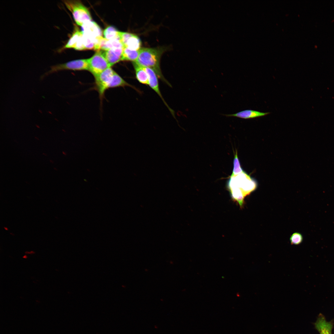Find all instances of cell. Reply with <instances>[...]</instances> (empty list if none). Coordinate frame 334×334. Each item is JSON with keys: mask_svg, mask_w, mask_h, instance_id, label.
<instances>
[{"mask_svg": "<svg viewBox=\"0 0 334 334\" xmlns=\"http://www.w3.org/2000/svg\"><path fill=\"white\" fill-rule=\"evenodd\" d=\"M164 49L161 48H143L139 50L138 58L135 62L144 67H148L155 72L158 77L169 86L170 84L163 76L160 66V60Z\"/></svg>", "mask_w": 334, "mask_h": 334, "instance_id": "cell-2", "label": "cell"}, {"mask_svg": "<svg viewBox=\"0 0 334 334\" xmlns=\"http://www.w3.org/2000/svg\"><path fill=\"white\" fill-rule=\"evenodd\" d=\"M269 112H262L252 110H245L233 114H225L228 117H234L244 119H248L261 117L269 114Z\"/></svg>", "mask_w": 334, "mask_h": 334, "instance_id": "cell-12", "label": "cell"}, {"mask_svg": "<svg viewBox=\"0 0 334 334\" xmlns=\"http://www.w3.org/2000/svg\"><path fill=\"white\" fill-rule=\"evenodd\" d=\"M115 71L109 67L95 78V88L99 95L100 100L102 101L106 91L108 87L112 77Z\"/></svg>", "mask_w": 334, "mask_h": 334, "instance_id": "cell-6", "label": "cell"}, {"mask_svg": "<svg viewBox=\"0 0 334 334\" xmlns=\"http://www.w3.org/2000/svg\"><path fill=\"white\" fill-rule=\"evenodd\" d=\"M303 240L302 235L298 232L293 233L290 238V243L292 245H298L302 242Z\"/></svg>", "mask_w": 334, "mask_h": 334, "instance_id": "cell-20", "label": "cell"}, {"mask_svg": "<svg viewBox=\"0 0 334 334\" xmlns=\"http://www.w3.org/2000/svg\"><path fill=\"white\" fill-rule=\"evenodd\" d=\"M126 86L131 87L138 92H139L136 88L127 83L115 72L111 79L109 85V88Z\"/></svg>", "mask_w": 334, "mask_h": 334, "instance_id": "cell-13", "label": "cell"}, {"mask_svg": "<svg viewBox=\"0 0 334 334\" xmlns=\"http://www.w3.org/2000/svg\"><path fill=\"white\" fill-rule=\"evenodd\" d=\"M83 32L79 30H76L72 34L66 44L62 48L58 50L60 52L65 49L74 48L78 40L83 35Z\"/></svg>", "mask_w": 334, "mask_h": 334, "instance_id": "cell-15", "label": "cell"}, {"mask_svg": "<svg viewBox=\"0 0 334 334\" xmlns=\"http://www.w3.org/2000/svg\"><path fill=\"white\" fill-rule=\"evenodd\" d=\"M145 71L148 73L149 76V86L161 98L162 101L165 105L172 114L175 118L174 111L168 106L166 101L164 99L160 90L159 82L157 78V76L154 71L152 69L148 67H144Z\"/></svg>", "mask_w": 334, "mask_h": 334, "instance_id": "cell-8", "label": "cell"}, {"mask_svg": "<svg viewBox=\"0 0 334 334\" xmlns=\"http://www.w3.org/2000/svg\"><path fill=\"white\" fill-rule=\"evenodd\" d=\"M88 70L94 77L105 70L110 67L101 51H98L92 57L88 59Z\"/></svg>", "mask_w": 334, "mask_h": 334, "instance_id": "cell-5", "label": "cell"}, {"mask_svg": "<svg viewBox=\"0 0 334 334\" xmlns=\"http://www.w3.org/2000/svg\"><path fill=\"white\" fill-rule=\"evenodd\" d=\"M233 168L231 176H236L244 172L241 167L238 159L237 151H236L233 161Z\"/></svg>", "mask_w": 334, "mask_h": 334, "instance_id": "cell-19", "label": "cell"}, {"mask_svg": "<svg viewBox=\"0 0 334 334\" xmlns=\"http://www.w3.org/2000/svg\"><path fill=\"white\" fill-rule=\"evenodd\" d=\"M64 3L72 13L76 24L82 26L85 22L91 20V16L88 8L79 0H64Z\"/></svg>", "mask_w": 334, "mask_h": 334, "instance_id": "cell-3", "label": "cell"}, {"mask_svg": "<svg viewBox=\"0 0 334 334\" xmlns=\"http://www.w3.org/2000/svg\"><path fill=\"white\" fill-rule=\"evenodd\" d=\"M139 52V50H133L124 47L121 60L130 61L133 62H135L138 58Z\"/></svg>", "mask_w": 334, "mask_h": 334, "instance_id": "cell-16", "label": "cell"}, {"mask_svg": "<svg viewBox=\"0 0 334 334\" xmlns=\"http://www.w3.org/2000/svg\"><path fill=\"white\" fill-rule=\"evenodd\" d=\"M314 324L315 328L320 334H332L334 325L333 321H327L325 316L322 313L318 315Z\"/></svg>", "mask_w": 334, "mask_h": 334, "instance_id": "cell-9", "label": "cell"}, {"mask_svg": "<svg viewBox=\"0 0 334 334\" xmlns=\"http://www.w3.org/2000/svg\"><path fill=\"white\" fill-rule=\"evenodd\" d=\"M255 182L244 172L238 175L230 176L228 188L233 200L242 206L246 196L255 189Z\"/></svg>", "mask_w": 334, "mask_h": 334, "instance_id": "cell-1", "label": "cell"}, {"mask_svg": "<svg viewBox=\"0 0 334 334\" xmlns=\"http://www.w3.org/2000/svg\"><path fill=\"white\" fill-rule=\"evenodd\" d=\"M50 162H51V163H53V162L52 161L50 160Z\"/></svg>", "mask_w": 334, "mask_h": 334, "instance_id": "cell-22", "label": "cell"}, {"mask_svg": "<svg viewBox=\"0 0 334 334\" xmlns=\"http://www.w3.org/2000/svg\"><path fill=\"white\" fill-rule=\"evenodd\" d=\"M83 33V43L85 49L95 50L98 37L94 38Z\"/></svg>", "mask_w": 334, "mask_h": 334, "instance_id": "cell-17", "label": "cell"}, {"mask_svg": "<svg viewBox=\"0 0 334 334\" xmlns=\"http://www.w3.org/2000/svg\"><path fill=\"white\" fill-rule=\"evenodd\" d=\"M82 32L83 33L94 38L101 36L102 31L99 26L91 20L85 22L81 26Z\"/></svg>", "mask_w": 334, "mask_h": 334, "instance_id": "cell-11", "label": "cell"}, {"mask_svg": "<svg viewBox=\"0 0 334 334\" xmlns=\"http://www.w3.org/2000/svg\"><path fill=\"white\" fill-rule=\"evenodd\" d=\"M120 40L124 47L135 50H139L141 46V41L137 35L133 34L119 32Z\"/></svg>", "mask_w": 334, "mask_h": 334, "instance_id": "cell-7", "label": "cell"}, {"mask_svg": "<svg viewBox=\"0 0 334 334\" xmlns=\"http://www.w3.org/2000/svg\"><path fill=\"white\" fill-rule=\"evenodd\" d=\"M88 70V59L74 60L51 66L50 69L43 75L41 77V78L42 79L52 73L62 70L82 71Z\"/></svg>", "mask_w": 334, "mask_h": 334, "instance_id": "cell-4", "label": "cell"}, {"mask_svg": "<svg viewBox=\"0 0 334 334\" xmlns=\"http://www.w3.org/2000/svg\"><path fill=\"white\" fill-rule=\"evenodd\" d=\"M54 168V169H56V170H57V169H56L55 168Z\"/></svg>", "mask_w": 334, "mask_h": 334, "instance_id": "cell-23", "label": "cell"}, {"mask_svg": "<svg viewBox=\"0 0 334 334\" xmlns=\"http://www.w3.org/2000/svg\"><path fill=\"white\" fill-rule=\"evenodd\" d=\"M35 138L36 139H38V140H39V139H38V138L37 137H35Z\"/></svg>", "mask_w": 334, "mask_h": 334, "instance_id": "cell-21", "label": "cell"}, {"mask_svg": "<svg viewBox=\"0 0 334 334\" xmlns=\"http://www.w3.org/2000/svg\"><path fill=\"white\" fill-rule=\"evenodd\" d=\"M133 64L135 68L137 79L143 84L148 85V75L144 67L139 66L134 62Z\"/></svg>", "mask_w": 334, "mask_h": 334, "instance_id": "cell-14", "label": "cell"}, {"mask_svg": "<svg viewBox=\"0 0 334 334\" xmlns=\"http://www.w3.org/2000/svg\"><path fill=\"white\" fill-rule=\"evenodd\" d=\"M124 48H113L108 50L101 51L111 67L121 61Z\"/></svg>", "mask_w": 334, "mask_h": 334, "instance_id": "cell-10", "label": "cell"}, {"mask_svg": "<svg viewBox=\"0 0 334 334\" xmlns=\"http://www.w3.org/2000/svg\"><path fill=\"white\" fill-rule=\"evenodd\" d=\"M119 32L113 27L109 26L105 29L103 34L105 38L110 40L120 38Z\"/></svg>", "mask_w": 334, "mask_h": 334, "instance_id": "cell-18", "label": "cell"}]
</instances>
